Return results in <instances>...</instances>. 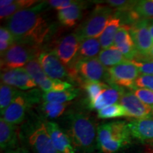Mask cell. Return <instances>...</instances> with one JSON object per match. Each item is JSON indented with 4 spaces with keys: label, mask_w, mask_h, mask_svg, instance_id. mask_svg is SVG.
I'll list each match as a JSON object with an SVG mask.
<instances>
[{
    "label": "cell",
    "mask_w": 153,
    "mask_h": 153,
    "mask_svg": "<svg viewBox=\"0 0 153 153\" xmlns=\"http://www.w3.org/2000/svg\"><path fill=\"white\" fill-rule=\"evenodd\" d=\"M48 3L41 2L25 9L7 19V26L15 43L39 47L48 41L54 26L46 14Z\"/></svg>",
    "instance_id": "6da1fadb"
},
{
    "label": "cell",
    "mask_w": 153,
    "mask_h": 153,
    "mask_svg": "<svg viewBox=\"0 0 153 153\" xmlns=\"http://www.w3.org/2000/svg\"><path fill=\"white\" fill-rule=\"evenodd\" d=\"M62 130L71 141L76 151L91 153L97 148V128L94 122L87 114L70 111L63 119Z\"/></svg>",
    "instance_id": "7a4b0ae2"
},
{
    "label": "cell",
    "mask_w": 153,
    "mask_h": 153,
    "mask_svg": "<svg viewBox=\"0 0 153 153\" xmlns=\"http://www.w3.org/2000/svg\"><path fill=\"white\" fill-rule=\"evenodd\" d=\"M131 137L124 120L102 123L97 128V149L101 153H115L128 146Z\"/></svg>",
    "instance_id": "3957f363"
},
{
    "label": "cell",
    "mask_w": 153,
    "mask_h": 153,
    "mask_svg": "<svg viewBox=\"0 0 153 153\" xmlns=\"http://www.w3.org/2000/svg\"><path fill=\"white\" fill-rule=\"evenodd\" d=\"M21 136L33 153H58L43 120L28 122L23 127Z\"/></svg>",
    "instance_id": "277c9868"
},
{
    "label": "cell",
    "mask_w": 153,
    "mask_h": 153,
    "mask_svg": "<svg viewBox=\"0 0 153 153\" xmlns=\"http://www.w3.org/2000/svg\"><path fill=\"white\" fill-rule=\"evenodd\" d=\"M114 10L109 6L97 4L74 33L81 40L89 38H99L111 19L114 16Z\"/></svg>",
    "instance_id": "5b68a950"
},
{
    "label": "cell",
    "mask_w": 153,
    "mask_h": 153,
    "mask_svg": "<svg viewBox=\"0 0 153 153\" xmlns=\"http://www.w3.org/2000/svg\"><path fill=\"white\" fill-rule=\"evenodd\" d=\"M40 53L38 47L15 43L1 55V72L25 67L30 61L37 59Z\"/></svg>",
    "instance_id": "8992f818"
},
{
    "label": "cell",
    "mask_w": 153,
    "mask_h": 153,
    "mask_svg": "<svg viewBox=\"0 0 153 153\" xmlns=\"http://www.w3.org/2000/svg\"><path fill=\"white\" fill-rule=\"evenodd\" d=\"M70 75L77 78L80 82L108 81L107 68L99 62L97 57L76 59L71 68Z\"/></svg>",
    "instance_id": "52a82bcc"
},
{
    "label": "cell",
    "mask_w": 153,
    "mask_h": 153,
    "mask_svg": "<svg viewBox=\"0 0 153 153\" xmlns=\"http://www.w3.org/2000/svg\"><path fill=\"white\" fill-rule=\"evenodd\" d=\"M38 90L28 93L20 91L11 104L1 114V118L8 123L16 126L22 123L28 107L38 101Z\"/></svg>",
    "instance_id": "ba28073f"
},
{
    "label": "cell",
    "mask_w": 153,
    "mask_h": 153,
    "mask_svg": "<svg viewBox=\"0 0 153 153\" xmlns=\"http://www.w3.org/2000/svg\"><path fill=\"white\" fill-rule=\"evenodd\" d=\"M108 82L111 85L133 89L140 76L137 68L131 61H126L112 68H107Z\"/></svg>",
    "instance_id": "9c48e42d"
},
{
    "label": "cell",
    "mask_w": 153,
    "mask_h": 153,
    "mask_svg": "<svg viewBox=\"0 0 153 153\" xmlns=\"http://www.w3.org/2000/svg\"><path fill=\"white\" fill-rule=\"evenodd\" d=\"M82 40L75 33L65 36L57 43L54 52L64 65L71 68L75 62Z\"/></svg>",
    "instance_id": "30bf717a"
},
{
    "label": "cell",
    "mask_w": 153,
    "mask_h": 153,
    "mask_svg": "<svg viewBox=\"0 0 153 153\" xmlns=\"http://www.w3.org/2000/svg\"><path fill=\"white\" fill-rule=\"evenodd\" d=\"M119 101L125 108L128 117L136 119L153 118L152 108L143 103L132 91L124 90Z\"/></svg>",
    "instance_id": "8fae6325"
},
{
    "label": "cell",
    "mask_w": 153,
    "mask_h": 153,
    "mask_svg": "<svg viewBox=\"0 0 153 153\" xmlns=\"http://www.w3.org/2000/svg\"><path fill=\"white\" fill-rule=\"evenodd\" d=\"M37 60L46 75L51 79L62 80L69 76L68 70L54 51L41 52Z\"/></svg>",
    "instance_id": "7c38bea8"
},
{
    "label": "cell",
    "mask_w": 153,
    "mask_h": 153,
    "mask_svg": "<svg viewBox=\"0 0 153 153\" xmlns=\"http://www.w3.org/2000/svg\"><path fill=\"white\" fill-rule=\"evenodd\" d=\"M149 21L140 20L130 28V33L140 55H148L153 45V39L149 30Z\"/></svg>",
    "instance_id": "4fadbf2b"
},
{
    "label": "cell",
    "mask_w": 153,
    "mask_h": 153,
    "mask_svg": "<svg viewBox=\"0 0 153 153\" xmlns=\"http://www.w3.org/2000/svg\"><path fill=\"white\" fill-rule=\"evenodd\" d=\"M1 83L10 85L21 90H28L37 87L24 68H17L9 71L1 72Z\"/></svg>",
    "instance_id": "5bb4252c"
},
{
    "label": "cell",
    "mask_w": 153,
    "mask_h": 153,
    "mask_svg": "<svg viewBox=\"0 0 153 153\" xmlns=\"http://www.w3.org/2000/svg\"><path fill=\"white\" fill-rule=\"evenodd\" d=\"M130 28L126 25L120 26L115 37L114 45L117 48L126 60L131 61L138 53L130 33Z\"/></svg>",
    "instance_id": "9a60e30c"
},
{
    "label": "cell",
    "mask_w": 153,
    "mask_h": 153,
    "mask_svg": "<svg viewBox=\"0 0 153 153\" xmlns=\"http://www.w3.org/2000/svg\"><path fill=\"white\" fill-rule=\"evenodd\" d=\"M45 125L51 135L55 150L58 153H76L71 141L58 124L45 120Z\"/></svg>",
    "instance_id": "2e32d148"
},
{
    "label": "cell",
    "mask_w": 153,
    "mask_h": 153,
    "mask_svg": "<svg viewBox=\"0 0 153 153\" xmlns=\"http://www.w3.org/2000/svg\"><path fill=\"white\" fill-rule=\"evenodd\" d=\"M123 91V87L117 85H111V87L108 86L93 102L88 104V106L90 109L97 110L98 111L111 105L117 104L118 101H120Z\"/></svg>",
    "instance_id": "e0dca14e"
},
{
    "label": "cell",
    "mask_w": 153,
    "mask_h": 153,
    "mask_svg": "<svg viewBox=\"0 0 153 153\" xmlns=\"http://www.w3.org/2000/svg\"><path fill=\"white\" fill-rule=\"evenodd\" d=\"M131 136L141 142H153V118L135 119L128 123Z\"/></svg>",
    "instance_id": "ac0fdd59"
},
{
    "label": "cell",
    "mask_w": 153,
    "mask_h": 153,
    "mask_svg": "<svg viewBox=\"0 0 153 153\" xmlns=\"http://www.w3.org/2000/svg\"><path fill=\"white\" fill-rule=\"evenodd\" d=\"M18 130L16 125L9 123L0 118V148L4 152L16 148L18 143Z\"/></svg>",
    "instance_id": "d6986e66"
},
{
    "label": "cell",
    "mask_w": 153,
    "mask_h": 153,
    "mask_svg": "<svg viewBox=\"0 0 153 153\" xmlns=\"http://www.w3.org/2000/svg\"><path fill=\"white\" fill-rule=\"evenodd\" d=\"M85 3L83 1H74L72 5L67 8L57 11L58 21L65 27L71 28L76 24L82 16Z\"/></svg>",
    "instance_id": "ffe728a7"
},
{
    "label": "cell",
    "mask_w": 153,
    "mask_h": 153,
    "mask_svg": "<svg viewBox=\"0 0 153 153\" xmlns=\"http://www.w3.org/2000/svg\"><path fill=\"white\" fill-rule=\"evenodd\" d=\"M97 58L99 62L107 68H112L127 61L122 53L114 45L101 50Z\"/></svg>",
    "instance_id": "44dd1931"
},
{
    "label": "cell",
    "mask_w": 153,
    "mask_h": 153,
    "mask_svg": "<svg viewBox=\"0 0 153 153\" xmlns=\"http://www.w3.org/2000/svg\"><path fill=\"white\" fill-rule=\"evenodd\" d=\"M130 19L135 22L140 20L153 19V0L137 1L135 7L129 11Z\"/></svg>",
    "instance_id": "7402d4cb"
},
{
    "label": "cell",
    "mask_w": 153,
    "mask_h": 153,
    "mask_svg": "<svg viewBox=\"0 0 153 153\" xmlns=\"http://www.w3.org/2000/svg\"><path fill=\"white\" fill-rule=\"evenodd\" d=\"M101 48L99 38H89L82 40L76 59L97 57Z\"/></svg>",
    "instance_id": "603a6c76"
},
{
    "label": "cell",
    "mask_w": 153,
    "mask_h": 153,
    "mask_svg": "<svg viewBox=\"0 0 153 153\" xmlns=\"http://www.w3.org/2000/svg\"><path fill=\"white\" fill-rule=\"evenodd\" d=\"M120 26H120V18L114 16L111 19L100 37L99 38L101 48L103 49L108 48L114 45L115 37Z\"/></svg>",
    "instance_id": "cb8c5ba5"
},
{
    "label": "cell",
    "mask_w": 153,
    "mask_h": 153,
    "mask_svg": "<svg viewBox=\"0 0 153 153\" xmlns=\"http://www.w3.org/2000/svg\"><path fill=\"white\" fill-rule=\"evenodd\" d=\"M79 91L77 89L72 87L63 91L45 92L42 95L43 101L56 104H66L72 101L79 95Z\"/></svg>",
    "instance_id": "d4e9b609"
},
{
    "label": "cell",
    "mask_w": 153,
    "mask_h": 153,
    "mask_svg": "<svg viewBox=\"0 0 153 153\" xmlns=\"http://www.w3.org/2000/svg\"><path fill=\"white\" fill-rule=\"evenodd\" d=\"M37 2L38 1H35V0H17V1H14V3L11 4L9 7L0 9V17H1V19H7L19 11L25 9H28L36 5Z\"/></svg>",
    "instance_id": "484cf974"
},
{
    "label": "cell",
    "mask_w": 153,
    "mask_h": 153,
    "mask_svg": "<svg viewBox=\"0 0 153 153\" xmlns=\"http://www.w3.org/2000/svg\"><path fill=\"white\" fill-rule=\"evenodd\" d=\"M20 91L16 88L7 85L6 84L1 83L0 86V111L1 114L4 111L13 100L16 98Z\"/></svg>",
    "instance_id": "4316f807"
},
{
    "label": "cell",
    "mask_w": 153,
    "mask_h": 153,
    "mask_svg": "<svg viewBox=\"0 0 153 153\" xmlns=\"http://www.w3.org/2000/svg\"><path fill=\"white\" fill-rule=\"evenodd\" d=\"M69 104H70L69 103L56 104V103L43 101V104H41V111L45 117L53 119L62 116Z\"/></svg>",
    "instance_id": "83f0119b"
},
{
    "label": "cell",
    "mask_w": 153,
    "mask_h": 153,
    "mask_svg": "<svg viewBox=\"0 0 153 153\" xmlns=\"http://www.w3.org/2000/svg\"><path fill=\"white\" fill-rule=\"evenodd\" d=\"M83 87L87 94L88 104H89L93 102L108 85L104 82H86L83 83Z\"/></svg>",
    "instance_id": "f1b7e54d"
},
{
    "label": "cell",
    "mask_w": 153,
    "mask_h": 153,
    "mask_svg": "<svg viewBox=\"0 0 153 153\" xmlns=\"http://www.w3.org/2000/svg\"><path fill=\"white\" fill-rule=\"evenodd\" d=\"M97 116L98 118L101 119H108L127 116V114L124 107L120 104L117 103L98 111Z\"/></svg>",
    "instance_id": "f546056e"
},
{
    "label": "cell",
    "mask_w": 153,
    "mask_h": 153,
    "mask_svg": "<svg viewBox=\"0 0 153 153\" xmlns=\"http://www.w3.org/2000/svg\"><path fill=\"white\" fill-rule=\"evenodd\" d=\"M139 70L142 74L153 75V59L147 55L137 54V56L131 61Z\"/></svg>",
    "instance_id": "4dcf8cb0"
},
{
    "label": "cell",
    "mask_w": 153,
    "mask_h": 153,
    "mask_svg": "<svg viewBox=\"0 0 153 153\" xmlns=\"http://www.w3.org/2000/svg\"><path fill=\"white\" fill-rule=\"evenodd\" d=\"M131 91L143 103L153 109V91L136 87L131 89Z\"/></svg>",
    "instance_id": "1f68e13d"
},
{
    "label": "cell",
    "mask_w": 153,
    "mask_h": 153,
    "mask_svg": "<svg viewBox=\"0 0 153 153\" xmlns=\"http://www.w3.org/2000/svg\"><path fill=\"white\" fill-rule=\"evenodd\" d=\"M112 8L116 9L121 11H131L135 7L137 1H126V0H108L105 1Z\"/></svg>",
    "instance_id": "d6a6232c"
},
{
    "label": "cell",
    "mask_w": 153,
    "mask_h": 153,
    "mask_svg": "<svg viewBox=\"0 0 153 153\" xmlns=\"http://www.w3.org/2000/svg\"><path fill=\"white\" fill-rule=\"evenodd\" d=\"M135 87L153 91V75H140L135 81Z\"/></svg>",
    "instance_id": "836d02e7"
},
{
    "label": "cell",
    "mask_w": 153,
    "mask_h": 153,
    "mask_svg": "<svg viewBox=\"0 0 153 153\" xmlns=\"http://www.w3.org/2000/svg\"><path fill=\"white\" fill-rule=\"evenodd\" d=\"M73 2L74 1H72V0H50L48 1V4L51 7L57 9V11L62 10V9L70 7Z\"/></svg>",
    "instance_id": "e575fe53"
},
{
    "label": "cell",
    "mask_w": 153,
    "mask_h": 153,
    "mask_svg": "<svg viewBox=\"0 0 153 153\" xmlns=\"http://www.w3.org/2000/svg\"><path fill=\"white\" fill-rule=\"evenodd\" d=\"M0 42H7V43H15L14 37L10 30L6 27L1 26L0 28Z\"/></svg>",
    "instance_id": "d590c367"
},
{
    "label": "cell",
    "mask_w": 153,
    "mask_h": 153,
    "mask_svg": "<svg viewBox=\"0 0 153 153\" xmlns=\"http://www.w3.org/2000/svg\"><path fill=\"white\" fill-rule=\"evenodd\" d=\"M4 153H31L28 149L24 146H18L11 150H7Z\"/></svg>",
    "instance_id": "8d00e7d4"
},
{
    "label": "cell",
    "mask_w": 153,
    "mask_h": 153,
    "mask_svg": "<svg viewBox=\"0 0 153 153\" xmlns=\"http://www.w3.org/2000/svg\"><path fill=\"white\" fill-rule=\"evenodd\" d=\"M14 0H1L0 1V9L5 8V7H9L11 4L14 3Z\"/></svg>",
    "instance_id": "74e56055"
},
{
    "label": "cell",
    "mask_w": 153,
    "mask_h": 153,
    "mask_svg": "<svg viewBox=\"0 0 153 153\" xmlns=\"http://www.w3.org/2000/svg\"><path fill=\"white\" fill-rule=\"evenodd\" d=\"M149 30H150L151 36L153 39V19L149 21Z\"/></svg>",
    "instance_id": "f35d334b"
},
{
    "label": "cell",
    "mask_w": 153,
    "mask_h": 153,
    "mask_svg": "<svg viewBox=\"0 0 153 153\" xmlns=\"http://www.w3.org/2000/svg\"><path fill=\"white\" fill-rule=\"evenodd\" d=\"M147 56L150 57V58H152V59H153V45H152V48H151V49H150V52H149V53H148V55H147Z\"/></svg>",
    "instance_id": "ab89813d"
},
{
    "label": "cell",
    "mask_w": 153,
    "mask_h": 153,
    "mask_svg": "<svg viewBox=\"0 0 153 153\" xmlns=\"http://www.w3.org/2000/svg\"><path fill=\"white\" fill-rule=\"evenodd\" d=\"M152 116H153V111H152Z\"/></svg>",
    "instance_id": "60d3db41"
}]
</instances>
